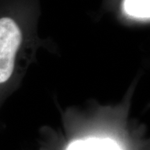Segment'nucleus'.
<instances>
[{
    "label": "nucleus",
    "mask_w": 150,
    "mask_h": 150,
    "mask_svg": "<svg viewBox=\"0 0 150 150\" xmlns=\"http://www.w3.org/2000/svg\"><path fill=\"white\" fill-rule=\"evenodd\" d=\"M22 40L21 30L13 19H0V83L7 81L13 74Z\"/></svg>",
    "instance_id": "obj_1"
},
{
    "label": "nucleus",
    "mask_w": 150,
    "mask_h": 150,
    "mask_svg": "<svg viewBox=\"0 0 150 150\" xmlns=\"http://www.w3.org/2000/svg\"><path fill=\"white\" fill-rule=\"evenodd\" d=\"M124 9L129 16L137 18H149L150 0H125Z\"/></svg>",
    "instance_id": "obj_2"
},
{
    "label": "nucleus",
    "mask_w": 150,
    "mask_h": 150,
    "mask_svg": "<svg viewBox=\"0 0 150 150\" xmlns=\"http://www.w3.org/2000/svg\"><path fill=\"white\" fill-rule=\"evenodd\" d=\"M76 150H113L112 149H108V147L106 146V145H96V144H94L92 145V143L88 145V147L86 146H83V147H78L76 148Z\"/></svg>",
    "instance_id": "obj_3"
}]
</instances>
